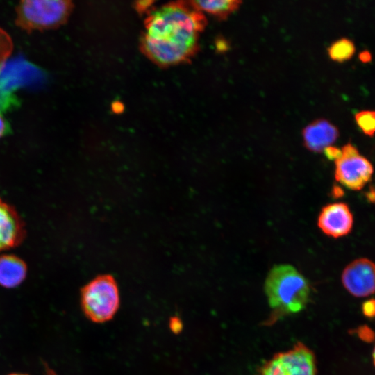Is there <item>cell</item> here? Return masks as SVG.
<instances>
[{
	"mask_svg": "<svg viewBox=\"0 0 375 375\" xmlns=\"http://www.w3.org/2000/svg\"><path fill=\"white\" fill-rule=\"evenodd\" d=\"M203 12L191 2H173L153 11L145 20L141 40L144 54L161 66L189 60L199 49L206 25Z\"/></svg>",
	"mask_w": 375,
	"mask_h": 375,
	"instance_id": "cell-1",
	"label": "cell"
},
{
	"mask_svg": "<svg viewBox=\"0 0 375 375\" xmlns=\"http://www.w3.org/2000/svg\"><path fill=\"white\" fill-rule=\"evenodd\" d=\"M265 291L276 316L297 313L306 307L310 296L307 279L293 266L281 264L269 272Z\"/></svg>",
	"mask_w": 375,
	"mask_h": 375,
	"instance_id": "cell-2",
	"label": "cell"
},
{
	"mask_svg": "<svg viewBox=\"0 0 375 375\" xmlns=\"http://www.w3.org/2000/svg\"><path fill=\"white\" fill-rule=\"evenodd\" d=\"M119 302L117 283L109 274L95 277L81 290V303L83 312L94 322L102 323L111 319L119 308Z\"/></svg>",
	"mask_w": 375,
	"mask_h": 375,
	"instance_id": "cell-3",
	"label": "cell"
},
{
	"mask_svg": "<svg viewBox=\"0 0 375 375\" xmlns=\"http://www.w3.org/2000/svg\"><path fill=\"white\" fill-rule=\"evenodd\" d=\"M69 1H22L17 8V24L26 31L56 28L72 10Z\"/></svg>",
	"mask_w": 375,
	"mask_h": 375,
	"instance_id": "cell-4",
	"label": "cell"
},
{
	"mask_svg": "<svg viewBox=\"0 0 375 375\" xmlns=\"http://www.w3.org/2000/svg\"><path fill=\"white\" fill-rule=\"evenodd\" d=\"M342 156L335 160V178L352 190H360L369 182L374 172L370 161L359 154L356 147L348 143L341 149Z\"/></svg>",
	"mask_w": 375,
	"mask_h": 375,
	"instance_id": "cell-5",
	"label": "cell"
},
{
	"mask_svg": "<svg viewBox=\"0 0 375 375\" xmlns=\"http://www.w3.org/2000/svg\"><path fill=\"white\" fill-rule=\"evenodd\" d=\"M316 364L312 352L298 343L285 352L279 353L266 362L260 375H315Z\"/></svg>",
	"mask_w": 375,
	"mask_h": 375,
	"instance_id": "cell-6",
	"label": "cell"
},
{
	"mask_svg": "<svg viewBox=\"0 0 375 375\" xmlns=\"http://www.w3.org/2000/svg\"><path fill=\"white\" fill-rule=\"evenodd\" d=\"M341 280L354 297H366L375 293V262L366 258L353 260L344 269Z\"/></svg>",
	"mask_w": 375,
	"mask_h": 375,
	"instance_id": "cell-7",
	"label": "cell"
},
{
	"mask_svg": "<svg viewBox=\"0 0 375 375\" xmlns=\"http://www.w3.org/2000/svg\"><path fill=\"white\" fill-rule=\"evenodd\" d=\"M353 224V214L348 205L343 202L326 205L322 208L317 219V226L320 230L334 238L349 234Z\"/></svg>",
	"mask_w": 375,
	"mask_h": 375,
	"instance_id": "cell-8",
	"label": "cell"
},
{
	"mask_svg": "<svg viewBox=\"0 0 375 375\" xmlns=\"http://www.w3.org/2000/svg\"><path fill=\"white\" fill-rule=\"evenodd\" d=\"M40 78L39 70L25 60L4 63L0 69V88L9 92L15 88L33 83Z\"/></svg>",
	"mask_w": 375,
	"mask_h": 375,
	"instance_id": "cell-9",
	"label": "cell"
},
{
	"mask_svg": "<svg viewBox=\"0 0 375 375\" xmlns=\"http://www.w3.org/2000/svg\"><path fill=\"white\" fill-rule=\"evenodd\" d=\"M24 235L23 223L17 212L0 199V251L19 244Z\"/></svg>",
	"mask_w": 375,
	"mask_h": 375,
	"instance_id": "cell-10",
	"label": "cell"
},
{
	"mask_svg": "<svg viewBox=\"0 0 375 375\" xmlns=\"http://www.w3.org/2000/svg\"><path fill=\"white\" fill-rule=\"evenodd\" d=\"M302 135L306 148L310 151L319 153L335 142L339 131L330 122L319 119L306 126Z\"/></svg>",
	"mask_w": 375,
	"mask_h": 375,
	"instance_id": "cell-11",
	"label": "cell"
},
{
	"mask_svg": "<svg viewBox=\"0 0 375 375\" xmlns=\"http://www.w3.org/2000/svg\"><path fill=\"white\" fill-rule=\"evenodd\" d=\"M26 275V266L23 260L13 255L0 257V285L12 288L19 285Z\"/></svg>",
	"mask_w": 375,
	"mask_h": 375,
	"instance_id": "cell-12",
	"label": "cell"
},
{
	"mask_svg": "<svg viewBox=\"0 0 375 375\" xmlns=\"http://www.w3.org/2000/svg\"><path fill=\"white\" fill-rule=\"evenodd\" d=\"M241 1L237 0H210L193 1L191 3L197 10L206 12L220 19L227 18L231 13L238 9Z\"/></svg>",
	"mask_w": 375,
	"mask_h": 375,
	"instance_id": "cell-13",
	"label": "cell"
},
{
	"mask_svg": "<svg viewBox=\"0 0 375 375\" xmlns=\"http://www.w3.org/2000/svg\"><path fill=\"white\" fill-rule=\"evenodd\" d=\"M356 48L353 42L347 38L334 42L328 48L329 57L334 61L344 62L349 60L354 54Z\"/></svg>",
	"mask_w": 375,
	"mask_h": 375,
	"instance_id": "cell-14",
	"label": "cell"
},
{
	"mask_svg": "<svg viewBox=\"0 0 375 375\" xmlns=\"http://www.w3.org/2000/svg\"><path fill=\"white\" fill-rule=\"evenodd\" d=\"M355 119L362 131L369 137L375 134V111L365 110L356 114Z\"/></svg>",
	"mask_w": 375,
	"mask_h": 375,
	"instance_id": "cell-15",
	"label": "cell"
},
{
	"mask_svg": "<svg viewBox=\"0 0 375 375\" xmlns=\"http://www.w3.org/2000/svg\"><path fill=\"white\" fill-rule=\"evenodd\" d=\"M12 48L11 38L3 29L0 28V69L11 53Z\"/></svg>",
	"mask_w": 375,
	"mask_h": 375,
	"instance_id": "cell-16",
	"label": "cell"
},
{
	"mask_svg": "<svg viewBox=\"0 0 375 375\" xmlns=\"http://www.w3.org/2000/svg\"><path fill=\"white\" fill-rule=\"evenodd\" d=\"M356 333L360 340L366 342H372L375 340V333L367 326L358 327Z\"/></svg>",
	"mask_w": 375,
	"mask_h": 375,
	"instance_id": "cell-17",
	"label": "cell"
},
{
	"mask_svg": "<svg viewBox=\"0 0 375 375\" xmlns=\"http://www.w3.org/2000/svg\"><path fill=\"white\" fill-rule=\"evenodd\" d=\"M362 311L367 318L375 317V299H371L365 301L362 305Z\"/></svg>",
	"mask_w": 375,
	"mask_h": 375,
	"instance_id": "cell-18",
	"label": "cell"
},
{
	"mask_svg": "<svg viewBox=\"0 0 375 375\" xmlns=\"http://www.w3.org/2000/svg\"><path fill=\"white\" fill-rule=\"evenodd\" d=\"M324 153L326 158L331 160H336L342 156L340 149L333 146H329L324 150Z\"/></svg>",
	"mask_w": 375,
	"mask_h": 375,
	"instance_id": "cell-19",
	"label": "cell"
},
{
	"mask_svg": "<svg viewBox=\"0 0 375 375\" xmlns=\"http://www.w3.org/2000/svg\"><path fill=\"white\" fill-rule=\"evenodd\" d=\"M12 102V97L9 92L0 88V108H4Z\"/></svg>",
	"mask_w": 375,
	"mask_h": 375,
	"instance_id": "cell-20",
	"label": "cell"
},
{
	"mask_svg": "<svg viewBox=\"0 0 375 375\" xmlns=\"http://www.w3.org/2000/svg\"><path fill=\"white\" fill-rule=\"evenodd\" d=\"M169 328L174 333H179L183 328V324L178 317H173L169 321Z\"/></svg>",
	"mask_w": 375,
	"mask_h": 375,
	"instance_id": "cell-21",
	"label": "cell"
},
{
	"mask_svg": "<svg viewBox=\"0 0 375 375\" xmlns=\"http://www.w3.org/2000/svg\"><path fill=\"white\" fill-rule=\"evenodd\" d=\"M365 197L368 202L375 204V186L370 185L365 192Z\"/></svg>",
	"mask_w": 375,
	"mask_h": 375,
	"instance_id": "cell-22",
	"label": "cell"
},
{
	"mask_svg": "<svg viewBox=\"0 0 375 375\" xmlns=\"http://www.w3.org/2000/svg\"><path fill=\"white\" fill-rule=\"evenodd\" d=\"M151 3L149 1H139L136 5L137 10L140 12L144 11L151 6Z\"/></svg>",
	"mask_w": 375,
	"mask_h": 375,
	"instance_id": "cell-23",
	"label": "cell"
},
{
	"mask_svg": "<svg viewBox=\"0 0 375 375\" xmlns=\"http://www.w3.org/2000/svg\"><path fill=\"white\" fill-rule=\"evenodd\" d=\"M359 59L362 62H368L372 60V56L367 51H364L359 54Z\"/></svg>",
	"mask_w": 375,
	"mask_h": 375,
	"instance_id": "cell-24",
	"label": "cell"
},
{
	"mask_svg": "<svg viewBox=\"0 0 375 375\" xmlns=\"http://www.w3.org/2000/svg\"><path fill=\"white\" fill-rule=\"evenodd\" d=\"M332 194L335 198H340L344 195V191L339 186L335 185L332 190Z\"/></svg>",
	"mask_w": 375,
	"mask_h": 375,
	"instance_id": "cell-25",
	"label": "cell"
},
{
	"mask_svg": "<svg viewBox=\"0 0 375 375\" xmlns=\"http://www.w3.org/2000/svg\"><path fill=\"white\" fill-rule=\"evenodd\" d=\"M7 130L6 124L5 119L0 114V138L5 135Z\"/></svg>",
	"mask_w": 375,
	"mask_h": 375,
	"instance_id": "cell-26",
	"label": "cell"
},
{
	"mask_svg": "<svg viewBox=\"0 0 375 375\" xmlns=\"http://www.w3.org/2000/svg\"><path fill=\"white\" fill-rule=\"evenodd\" d=\"M372 360L374 365L375 366V347L374 348L373 352H372Z\"/></svg>",
	"mask_w": 375,
	"mask_h": 375,
	"instance_id": "cell-27",
	"label": "cell"
},
{
	"mask_svg": "<svg viewBox=\"0 0 375 375\" xmlns=\"http://www.w3.org/2000/svg\"><path fill=\"white\" fill-rule=\"evenodd\" d=\"M10 375H26V374H10Z\"/></svg>",
	"mask_w": 375,
	"mask_h": 375,
	"instance_id": "cell-28",
	"label": "cell"
}]
</instances>
